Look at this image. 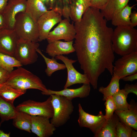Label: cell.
<instances>
[{
    "mask_svg": "<svg viewBox=\"0 0 137 137\" xmlns=\"http://www.w3.org/2000/svg\"><path fill=\"white\" fill-rule=\"evenodd\" d=\"M107 21L99 9L90 7L80 21L74 23L76 34L73 46L77 60L94 89H97L99 77L106 70L113 74V30L107 26Z\"/></svg>",
    "mask_w": 137,
    "mask_h": 137,
    "instance_id": "1",
    "label": "cell"
},
{
    "mask_svg": "<svg viewBox=\"0 0 137 137\" xmlns=\"http://www.w3.org/2000/svg\"><path fill=\"white\" fill-rule=\"evenodd\" d=\"M112 42L114 52L122 56L137 51V30L130 26H116Z\"/></svg>",
    "mask_w": 137,
    "mask_h": 137,
    "instance_id": "2",
    "label": "cell"
},
{
    "mask_svg": "<svg viewBox=\"0 0 137 137\" xmlns=\"http://www.w3.org/2000/svg\"><path fill=\"white\" fill-rule=\"evenodd\" d=\"M17 68L10 73L6 84L17 89H35L43 92L47 91L48 89L39 77L21 66Z\"/></svg>",
    "mask_w": 137,
    "mask_h": 137,
    "instance_id": "3",
    "label": "cell"
},
{
    "mask_svg": "<svg viewBox=\"0 0 137 137\" xmlns=\"http://www.w3.org/2000/svg\"><path fill=\"white\" fill-rule=\"evenodd\" d=\"M51 102L54 110L53 115L50 121L56 127L65 124L69 119L74 111L72 100L56 94H51Z\"/></svg>",
    "mask_w": 137,
    "mask_h": 137,
    "instance_id": "4",
    "label": "cell"
},
{
    "mask_svg": "<svg viewBox=\"0 0 137 137\" xmlns=\"http://www.w3.org/2000/svg\"><path fill=\"white\" fill-rule=\"evenodd\" d=\"M19 39L39 42V33L37 23L25 12L16 16L13 29Z\"/></svg>",
    "mask_w": 137,
    "mask_h": 137,
    "instance_id": "5",
    "label": "cell"
},
{
    "mask_svg": "<svg viewBox=\"0 0 137 137\" xmlns=\"http://www.w3.org/2000/svg\"><path fill=\"white\" fill-rule=\"evenodd\" d=\"M39 45L38 42L18 39L13 57L22 65L32 64L37 60L38 56L36 50Z\"/></svg>",
    "mask_w": 137,
    "mask_h": 137,
    "instance_id": "6",
    "label": "cell"
},
{
    "mask_svg": "<svg viewBox=\"0 0 137 137\" xmlns=\"http://www.w3.org/2000/svg\"><path fill=\"white\" fill-rule=\"evenodd\" d=\"M62 7L56 5L40 17L37 22L39 33V41L46 39L52 27L62 20Z\"/></svg>",
    "mask_w": 137,
    "mask_h": 137,
    "instance_id": "7",
    "label": "cell"
},
{
    "mask_svg": "<svg viewBox=\"0 0 137 137\" xmlns=\"http://www.w3.org/2000/svg\"><path fill=\"white\" fill-rule=\"evenodd\" d=\"M50 96L45 101L38 102L29 100L23 102L16 107L17 111L27 113L31 116L41 115L52 117L54 110Z\"/></svg>",
    "mask_w": 137,
    "mask_h": 137,
    "instance_id": "8",
    "label": "cell"
},
{
    "mask_svg": "<svg viewBox=\"0 0 137 137\" xmlns=\"http://www.w3.org/2000/svg\"><path fill=\"white\" fill-rule=\"evenodd\" d=\"M79 117L78 122L81 127L89 128L95 137L105 125L107 119L102 111L97 115L90 114L84 111L80 104L78 105Z\"/></svg>",
    "mask_w": 137,
    "mask_h": 137,
    "instance_id": "9",
    "label": "cell"
},
{
    "mask_svg": "<svg viewBox=\"0 0 137 137\" xmlns=\"http://www.w3.org/2000/svg\"><path fill=\"white\" fill-rule=\"evenodd\" d=\"M137 73V51L122 56L116 61L113 74L120 79L127 76Z\"/></svg>",
    "mask_w": 137,
    "mask_h": 137,
    "instance_id": "10",
    "label": "cell"
},
{
    "mask_svg": "<svg viewBox=\"0 0 137 137\" xmlns=\"http://www.w3.org/2000/svg\"><path fill=\"white\" fill-rule=\"evenodd\" d=\"M73 22L71 23L70 20L66 18L62 20L54 30L49 32L46 39L48 43L61 40L66 42L73 40L76 34Z\"/></svg>",
    "mask_w": 137,
    "mask_h": 137,
    "instance_id": "11",
    "label": "cell"
},
{
    "mask_svg": "<svg viewBox=\"0 0 137 137\" xmlns=\"http://www.w3.org/2000/svg\"><path fill=\"white\" fill-rule=\"evenodd\" d=\"M57 60L62 61L65 65L67 71V78L64 88L76 84H90V81L87 76L85 74H82L78 72L74 67L73 64L77 60L68 58L63 55L56 56Z\"/></svg>",
    "mask_w": 137,
    "mask_h": 137,
    "instance_id": "12",
    "label": "cell"
},
{
    "mask_svg": "<svg viewBox=\"0 0 137 137\" xmlns=\"http://www.w3.org/2000/svg\"><path fill=\"white\" fill-rule=\"evenodd\" d=\"M26 0H8L3 14L6 28L13 29L16 17L19 13L25 12Z\"/></svg>",
    "mask_w": 137,
    "mask_h": 137,
    "instance_id": "13",
    "label": "cell"
},
{
    "mask_svg": "<svg viewBox=\"0 0 137 137\" xmlns=\"http://www.w3.org/2000/svg\"><path fill=\"white\" fill-rule=\"evenodd\" d=\"M31 132L39 137H49L54 133L56 127L49 118L41 115L32 116Z\"/></svg>",
    "mask_w": 137,
    "mask_h": 137,
    "instance_id": "14",
    "label": "cell"
},
{
    "mask_svg": "<svg viewBox=\"0 0 137 137\" xmlns=\"http://www.w3.org/2000/svg\"><path fill=\"white\" fill-rule=\"evenodd\" d=\"M18 39L14 29L5 28L0 31V53L13 57Z\"/></svg>",
    "mask_w": 137,
    "mask_h": 137,
    "instance_id": "15",
    "label": "cell"
},
{
    "mask_svg": "<svg viewBox=\"0 0 137 137\" xmlns=\"http://www.w3.org/2000/svg\"><path fill=\"white\" fill-rule=\"evenodd\" d=\"M91 90L90 84H83L80 87L75 89H70L67 88L59 91H55L48 89L47 91L42 92L44 95H49L56 94L63 96L72 100L76 98H84L89 95Z\"/></svg>",
    "mask_w": 137,
    "mask_h": 137,
    "instance_id": "16",
    "label": "cell"
},
{
    "mask_svg": "<svg viewBox=\"0 0 137 137\" xmlns=\"http://www.w3.org/2000/svg\"><path fill=\"white\" fill-rule=\"evenodd\" d=\"M73 43V40L68 42L58 40L48 43L46 52L54 58L58 55L68 54L75 52Z\"/></svg>",
    "mask_w": 137,
    "mask_h": 137,
    "instance_id": "17",
    "label": "cell"
},
{
    "mask_svg": "<svg viewBox=\"0 0 137 137\" xmlns=\"http://www.w3.org/2000/svg\"><path fill=\"white\" fill-rule=\"evenodd\" d=\"M129 104L130 106L128 109L122 111H115L114 112L120 121L137 130V103L132 99Z\"/></svg>",
    "mask_w": 137,
    "mask_h": 137,
    "instance_id": "18",
    "label": "cell"
},
{
    "mask_svg": "<svg viewBox=\"0 0 137 137\" xmlns=\"http://www.w3.org/2000/svg\"><path fill=\"white\" fill-rule=\"evenodd\" d=\"M91 6L90 0H69L70 18L74 23L79 22L85 11Z\"/></svg>",
    "mask_w": 137,
    "mask_h": 137,
    "instance_id": "19",
    "label": "cell"
},
{
    "mask_svg": "<svg viewBox=\"0 0 137 137\" xmlns=\"http://www.w3.org/2000/svg\"><path fill=\"white\" fill-rule=\"evenodd\" d=\"M48 10L40 0H26L25 12L36 23L40 17Z\"/></svg>",
    "mask_w": 137,
    "mask_h": 137,
    "instance_id": "20",
    "label": "cell"
},
{
    "mask_svg": "<svg viewBox=\"0 0 137 137\" xmlns=\"http://www.w3.org/2000/svg\"><path fill=\"white\" fill-rule=\"evenodd\" d=\"M129 0H110L106 7L100 12L107 21L112 20L114 15L122 10Z\"/></svg>",
    "mask_w": 137,
    "mask_h": 137,
    "instance_id": "21",
    "label": "cell"
},
{
    "mask_svg": "<svg viewBox=\"0 0 137 137\" xmlns=\"http://www.w3.org/2000/svg\"><path fill=\"white\" fill-rule=\"evenodd\" d=\"M26 91L14 88L5 83L0 84V96L12 104L16 98L24 94Z\"/></svg>",
    "mask_w": 137,
    "mask_h": 137,
    "instance_id": "22",
    "label": "cell"
},
{
    "mask_svg": "<svg viewBox=\"0 0 137 137\" xmlns=\"http://www.w3.org/2000/svg\"><path fill=\"white\" fill-rule=\"evenodd\" d=\"M13 120V126L20 130L31 132L32 116L25 112L17 111Z\"/></svg>",
    "mask_w": 137,
    "mask_h": 137,
    "instance_id": "23",
    "label": "cell"
},
{
    "mask_svg": "<svg viewBox=\"0 0 137 137\" xmlns=\"http://www.w3.org/2000/svg\"><path fill=\"white\" fill-rule=\"evenodd\" d=\"M134 5L130 6L127 5L122 10L115 14L111 21L112 24L115 26H130V16Z\"/></svg>",
    "mask_w": 137,
    "mask_h": 137,
    "instance_id": "24",
    "label": "cell"
},
{
    "mask_svg": "<svg viewBox=\"0 0 137 137\" xmlns=\"http://www.w3.org/2000/svg\"><path fill=\"white\" fill-rule=\"evenodd\" d=\"M17 110L13 104L6 101L0 96V117L1 122L13 119L16 115Z\"/></svg>",
    "mask_w": 137,
    "mask_h": 137,
    "instance_id": "25",
    "label": "cell"
},
{
    "mask_svg": "<svg viewBox=\"0 0 137 137\" xmlns=\"http://www.w3.org/2000/svg\"><path fill=\"white\" fill-rule=\"evenodd\" d=\"M119 119L114 113L112 116L107 120L100 132L95 137H116V127Z\"/></svg>",
    "mask_w": 137,
    "mask_h": 137,
    "instance_id": "26",
    "label": "cell"
},
{
    "mask_svg": "<svg viewBox=\"0 0 137 137\" xmlns=\"http://www.w3.org/2000/svg\"><path fill=\"white\" fill-rule=\"evenodd\" d=\"M112 78L108 85L106 87L101 86L98 91L103 95V100L105 101L108 97L112 96L120 89L119 81L120 79L113 74Z\"/></svg>",
    "mask_w": 137,
    "mask_h": 137,
    "instance_id": "27",
    "label": "cell"
},
{
    "mask_svg": "<svg viewBox=\"0 0 137 137\" xmlns=\"http://www.w3.org/2000/svg\"><path fill=\"white\" fill-rule=\"evenodd\" d=\"M36 51L37 53L42 56L47 66V68L45 70V72L48 76H51L55 71L66 68L64 64L58 63L55 58L52 57L51 59H50L46 57L39 48L37 49Z\"/></svg>",
    "mask_w": 137,
    "mask_h": 137,
    "instance_id": "28",
    "label": "cell"
},
{
    "mask_svg": "<svg viewBox=\"0 0 137 137\" xmlns=\"http://www.w3.org/2000/svg\"><path fill=\"white\" fill-rule=\"evenodd\" d=\"M128 94L124 89H119L112 96L116 107L115 111H120L128 109L130 106L127 101Z\"/></svg>",
    "mask_w": 137,
    "mask_h": 137,
    "instance_id": "29",
    "label": "cell"
},
{
    "mask_svg": "<svg viewBox=\"0 0 137 137\" xmlns=\"http://www.w3.org/2000/svg\"><path fill=\"white\" fill-rule=\"evenodd\" d=\"M22 65L14 57L0 53V67L10 73L14 67Z\"/></svg>",
    "mask_w": 137,
    "mask_h": 137,
    "instance_id": "30",
    "label": "cell"
},
{
    "mask_svg": "<svg viewBox=\"0 0 137 137\" xmlns=\"http://www.w3.org/2000/svg\"><path fill=\"white\" fill-rule=\"evenodd\" d=\"M133 129L120 121L117 122L116 127V137H131Z\"/></svg>",
    "mask_w": 137,
    "mask_h": 137,
    "instance_id": "31",
    "label": "cell"
},
{
    "mask_svg": "<svg viewBox=\"0 0 137 137\" xmlns=\"http://www.w3.org/2000/svg\"><path fill=\"white\" fill-rule=\"evenodd\" d=\"M105 105L106 107L105 114V115L107 120L110 119L113 116L116 110V107L112 96L108 97L105 100Z\"/></svg>",
    "mask_w": 137,
    "mask_h": 137,
    "instance_id": "32",
    "label": "cell"
},
{
    "mask_svg": "<svg viewBox=\"0 0 137 137\" xmlns=\"http://www.w3.org/2000/svg\"><path fill=\"white\" fill-rule=\"evenodd\" d=\"M110 0H91V6L101 10L106 7Z\"/></svg>",
    "mask_w": 137,
    "mask_h": 137,
    "instance_id": "33",
    "label": "cell"
},
{
    "mask_svg": "<svg viewBox=\"0 0 137 137\" xmlns=\"http://www.w3.org/2000/svg\"><path fill=\"white\" fill-rule=\"evenodd\" d=\"M61 1L62 16L70 20L69 0H61Z\"/></svg>",
    "mask_w": 137,
    "mask_h": 137,
    "instance_id": "34",
    "label": "cell"
},
{
    "mask_svg": "<svg viewBox=\"0 0 137 137\" xmlns=\"http://www.w3.org/2000/svg\"><path fill=\"white\" fill-rule=\"evenodd\" d=\"M125 91L128 94L130 93H132L137 95V83L135 84H126L124 89Z\"/></svg>",
    "mask_w": 137,
    "mask_h": 137,
    "instance_id": "35",
    "label": "cell"
},
{
    "mask_svg": "<svg viewBox=\"0 0 137 137\" xmlns=\"http://www.w3.org/2000/svg\"><path fill=\"white\" fill-rule=\"evenodd\" d=\"M10 73L0 67V84L5 83L8 79Z\"/></svg>",
    "mask_w": 137,
    "mask_h": 137,
    "instance_id": "36",
    "label": "cell"
},
{
    "mask_svg": "<svg viewBox=\"0 0 137 137\" xmlns=\"http://www.w3.org/2000/svg\"><path fill=\"white\" fill-rule=\"evenodd\" d=\"M130 26L134 27L137 25V12L134 11L131 12L130 16Z\"/></svg>",
    "mask_w": 137,
    "mask_h": 137,
    "instance_id": "37",
    "label": "cell"
},
{
    "mask_svg": "<svg viewBox=\"0 0 137 137\" xmlns=\"http://www.w3.org/2000/svg\"><path fill=\"white\" fill-rule=\"evenodd\" d=\"M137 79V73L127 76L122 78L121 79L125 81H133Z\"/></svg>",
    "mask_w": 137,
    "mask_h": 137,
    "instance_id": "38",
    "label": "cell"
},
{
    "mask_svg": "<svg viewBox=\"0 0 137 137\" xmlns=\"http://www.w3.org/2000/svg\"><path fill=\"white\" fill-rule=\"evenodd\" d=\"M8 0H0V14L2 13L5 9Z\"/></svg>",
    "mask_w": 137,
    "mask_h": 137,
    "instance_id": "39",
    "label": "cell"
},
{
    "mask_svg": "<svg viewBox=\"0 0 137 137\" xmlns=\"http://www.w3.org/2000/svg\"><path fill=\"white\" fill-rule=\"evenodd\" d=\"M6 28L4 16L3 13L0 14V31Z\"/></svg>",
    "mask_w": 137,
    "mask_h": 137,
    "instance_id": "40",
    "label": "cell"
},
{
    "mask_svg": "<svg viewBox=\"0 0 137 137\" xmlns=\"http://www.w3.org/2000/svg\"><path fill=\"white\" fill-rule=\"evenodd\" d=\"M50 4V10L52 9L57 5H62L58 0H48Z\"/></svg>",
    "mask_w": 137,
    "mask_h": 137,
    "instance_id": "41",
    "label": "cell"
},
{
    "mask_svg": "<svg viewBox=\"0 0 137 137\" xmlns=\"http://www.w3.org/2000/svg\"><path fill=\"white\" fill-rule=\"evenodd\" d=\"M2 123H0V128ZM10 133H5L3 130L0 129V137H10Z\"/></svg>",
    "mask_w": 137,
    "mask_h": 137,
    "instance_id": "42",
    "label": "cell"
},
{
    "mask_svg": "<svg viewBox=\"0 0 137 137\" xmlns=\"http://www.w3.org/2000/svg\"><path fill=\"white\" fill-rule=\"evenodd\" d=\"M46 6L47 8H48L49 10L50 9V4L48 0H40ZM48 9V8H47Z\"/></svg>",
    "mask_w": 137,
    "mask_h": 137,
    "instance_id": "43",
    "label": "cell"
},
{
    "mask_svg": "<svg viewBox=\"0 0 137 137\" xmlns=\"http://www.w3.org/2000/svg\"><path fill=\"white\" fill-rule=\"evenodd\" d=\"M137 136V132L133 130L131 133V137H136Z\"/></svg>",
    "mask_w": 137,
    "mask_h": 137,
    "instance_id": "44",
    "label": "cell"
},
{
    "mask_svg": "<svg viewBox=\"0 0 137 137\" xmlns=\"http://www.w3.org/2000/svg\"><path fill=\"white\" fill-rule=\"evenodd\" d=\"M58 0L59 2L61 3H62L61 0Z\"/></svg>",
    "mask_w": 137,
    "mask_h": 137,
    "instance_id": "45",
    "label": "cell"
},
{
    "mask_svg": "<svg viewBox=\"0 0 137 137\" xmlns=\"http://www.w3.org/2000/svg\"><path fill=\"white\" fill-rule=\"evenodd\" d=\"M90 0V1H91V0Z\"/></svg>",
    "mask_w": 137,
    "mask_h": 137,
    "instance_id": "46",
    "label": "cell"
}]
</instances>
